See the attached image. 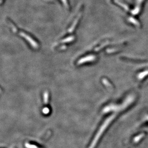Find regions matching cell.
Returning <instances> with one entry per match:
<instances>
[{"instance_id":"52a82bcc","label":"cell","mask_w":148,"mask_h":148,"mask_svg":"<svg viewBox=\"0 0 148 148\" xmlns=\"http://www.w3.org/2000/svg\"><path fill=\"white\" fill-rule=\"evenodd\" d=\"M74 36H71L69 37H68L64 40H63L61 42L63 43H66V42H70L74 40Z\"/></svg>"},{"instance_id":"ba28073f","label":"cell","mask_w":148,"mask_h":148,"mask_svg":"<svg viewBox=\"0 0 148 148\" xmlns=\"http://www.w3.org/2000/svg\"><path fill=\"white\" fill-rule=\"evenodd\" d=\"M61 0L65 8H66L67 10H69L70 9V4L69 3L68 0Z\"/></svg>"},{"instance_id":"6da1fadb","label":"cell","mask_w":148,"mask_h":148,"mask_svg":"<svg viewBox=\"0 0 148 148\" xmlns=\"http://www.w3.org/2000/svg\"><path fill=\"white\" fill-rule=\"evenodd\" d=\"M112 118H113V117H110L108 118L107 120H106V121L104 122V123L102 125V126L100 127L98 131L96 133V135L94 137L93 140H92L91 142L90 143L88 148H96L95 147L97 144L99 140V139L102 136V135L103 134V133L105 130L107 126L108 125L109 123H110L111 121L112 120Z\"/></svg>"},{"instance_id":"5b68a950","label":"cell","mask_w":148,"mask_h":148,"mask_svg":"<svg viewBox=\"0 0 148 148\" xmlns=\"http://www.w3.org/2000/svg\"><path fill=\"white\" fill-rule=\"evenodd\" d=\"M25 148H42L35 143L31 142H25L24 144Z\"/></svg>"},{"instance_id":"30bf717a","label":"cell","mask_w":148,"mask_h":148,"mask_svg":"<svg viewBox=\"0 0 148 148\" xmlns=\"http://www.w3.org/2000/svg\"><path fill=\"white\" fill-rule=\"evenodd\" d=\"M66 48V46H63L62 47H60V49H65Z\"/></svg>"},{"instance_id":"7a4b0ae2","label":"cell","mask_w":148,"mask_h":148,"mask_svg":"<svg viewBox=\"0 0 148 148\" xmlns=\"http://www.w3.org/2000/svg\"><path fill=\"white\" fill-rule=\"evenodd\" d=\"M18 33L21 37L24 38L26 41H28V42L30 44V45L33 48L35 49H38L39 48V44L29 35H27L23 31L19 32Z\"/></svg>"},{"instance_id":"9c48e42d","label":"cell","mask_w":148,"mask_h":148,"mask_svg":"<svg viewBox=\"0 0 148 148\" xmlns=\"http://www.w3.org/2000/svg\"><path fill=\"white\" fill-rule=\"evenodd\" d=\"M43 114H45V115H47L49 113V108H44L43 109Z\"/></svg>"},{"instance_id":"277c9868","label":"cell","mask_w":148,"mask_h":148,"mask_svg":"<svg viewBox=\"0 0 148 148\" xmlns=\"http://www.w3.org/2000/svg\"><path fill=\"white\" fill-rule=\"evenodd\" d=\"M81 13H82V12H81V11L79 12V13L78 14V15H77V17L75 19V20L74 21L73 24L70 26V28L68 30V32L69 33H72L73 31H74V30L75 29L76 26H77L78 23H79V20H80V18L81 16Z\"/></svg>"},{"instance_id":"8992f818","label":"cell","mask_w":148,"mask_h":148,"mask_svg":"<svg viewBox=\"0 0 148 148\" xmlns=\"http://www.w3.org/2000/svg\"><path fill=\"white\" fill-rule=\"evenodd\" d=\"M49 92L47 91H45L44 93V102L45 104H47L49 102Z\"/></svg>"},{"instance_id":"8fae6325","label":"cell","mask_w":148,"mask_h":148,"mask_svg":"<svg viewBox=\"0 0 148 148\" xmlns=\"http://www.w3.org/2000/svg\"><path fill=\"white\" fill-rule=\"evenodd\" d=\"M3 0H1V3H2V2Z\"/></svg>"},{"instance_id":"3957f363","label":"cell","mask_w":148,"mask_h":148,"mask_svg":"<svg viewBox=\"0 0 148 148\" xmlns=\"http://www.w3.org/2000/svg\"><path fill=\"white\" fill-rule=\"evenodd\" d=\"M96 56L93 55H88L86 56L85 57H84L80 60H78L77 62V65H80L81 64H83L84 63H85L86 62H92L95 61L96 59Z\"/></svg>"}]
</instances>
